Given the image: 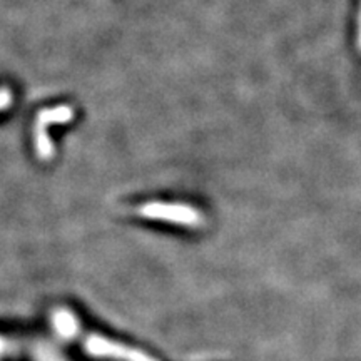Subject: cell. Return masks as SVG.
<instances>
[{
	"mask_svg": "<svg viewBox=\"0 0 361 361\" xmlns=\"http://www.w3.org/2000/svg\"><path fill=\"white\" fill-rule=\"evenodd\" d=\"M137 213L150 219H164L171 223L198 226L202 221L201 214L191 206L184 204H164V202H150L137 209Z\"/></svg>",
	"mask_w": 361,
	"mask_h": 361,
	"instance_id": "cell-1",
	"label": "cell"
},
{
	"mask_svg": "<svg viewBox=\"0 0 361 361\" xmlns=\"http://www.w3.org/2000/svg\"><path fill=\"white\" fill-rule=\"evenodd\" d=\"M75 118V112L70 105H57V107L42 109L37 114V122L44 126H52V124H69Z\"/></svg>",
	"mask_w": 361,
	"mask_h": 361,
	"instance_id": "cell-3",
	"label": "cell"
},
{
	"mask_svg": "<svg viewBox=\"0 0 361 361\" xmlns=\"http://www.w3.org/2000/svg\"><path fill=\"white\" fill-rule=\"evenodd\" d=\"M85 346H88V351L92 353V355H111V356H122V358L133 361H150L149 358H146V356L139 355V353L127 351V349L122 348V346L112 345L111 341H105L103 338H97V336L89 338Z\"/></svg>",
	"mask_w": 361,
	"mask_h": 361,
	"instance_id": "cell-2",
	"label": "cell"
},
{
	"mask_svg": "<svg viewBox=\"0 0 361 361\" xmlns=\"http://www.w3.org/2000/svg\"><path fill=\"white\" fill-rule=\"evenodd\" d=\"M360 47H361V17H360Z\"/></svg>",
	"mask_w": 361,
	"mask_h": 361,
	"instance_id": "cell-6",
	"label": "cell"
},
{
	"mask_svg": "<svg viewBox=\"0 0 361 361\" xmlns=\"http://www.w3.org/2000/svg\"><path fill=\"white\" fill-rule=\"evenodd\" d=\"M12 104V92L7 88L0 89V111H5Z\"/></svg>",
	"mask_w": 361,
	"mask_h": 361,
	"instance_id": "cell-5",
	"label": "cell"
},
{
	"mask_svg": "<svg viewBox=\"0 0 361 361\" xmlns=\"http://www.w3.org/2000/svg\"><path fill=\"white\" fill-rule=\"evenodd\" d=\"M34 146H36V152L39 156V159L42 161H51L55 156L54 142L49 137L47 131H45L44 124L37 122L34 126Z\"/></svg>",
	"mask_w": 361,
	"mask_h": 361,
	"instance_id": "cell-4",
	"label": "cell"
}]
</instances>
